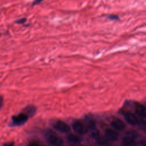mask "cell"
<instances>
[{"instance_id": "14", "label": "cell", "mask_w": 146, "mask_h": 146, "mask_svg": "<svg viewBox=\"0 0 146 146\" xmlns=\"http://www.w3.org/2000/svg\"><path fill=\"white\" fill-rule=\"evenodd\" d=\"M26 21V19L23 18H21V19H19L17 20L16 21V23H23Z\"/></svg>"}, {"instance_id": "20", "label": "cell", "mask_w": 146, "mask_h": 146, "mask_svg": "<svg viewBox=\"0 0 146 146\" xmlns=\"http://www.w3.org/2000/svg\"><path fill=\"white\" fill-rule=\"evenodd\" d=\"M40 146H41V145H40Z\"/></svg>"}, {"instance_id": "8", "label": "cell", "mask_w": 146, "mask_h": 146, "mask_svg": "<svg viewBox=\"0 0 146 146\" xmlns=\"http://www.w3.org/2000/svg\"><path fill=\"white\" fill-rule=\"evenodd\" d=\"M136 113L142 118H145L146 116V110L144 106L140 104H137L135 107Z\"/></svg>"}, {"instance_id": "12", "label": "cell", "mask_w": 146, "mask_h": 146, "mask_svg": "<svg viewBox=\"0 0 146 146\" xmlns=\"http://www.w3.org/2000/svg\"><path fill=\"white\" fill-rule=\"evenodd\" d=\"M137 123L139 124V126L141 128H143V129H145V127H146V123H145V121L143 119L142 120H140L139 122H137Z\"/></svg>"}, {"instance_id": "2", "label": "cell", "mask_w": 146, "mask_h": 146, "mask_svg": "<svg viewBox=\"0 0 146 146\" xmlns=\"http://www.w3.org/2000/svg\"><path fill=\"white\" fill-rule=\"evenodd\" d=\"M28 119V115L25 113H21L11 117V126H19L23 124Z\"/></svg>"}, {"instance_id": "16", "label": "cell", "mask_w": 146, "mask_h": 146, "mask_svg": "<svg viewBox=\"0 0 146 146\" xmlns=\"http://www.w3.org/2000/svg\"><path fill=\"white\" fill-rule=\"evenodd\" d=\"M43 1V0H34L33 2L32 3V5H36V4H38V3H39L41 2H42Z\"/></svg>"}, {"instance_id": "19", "label": "cell", "mask_w": 146, "mask_h": 146, "mask_svg": "<svg viewBox=\"0 0 146 146\" xmlns=\"http://www.w3.org/2000/svg\"><path fill=\"white\" fill-rule=\"evenodd\" d=\"M59 146H62V145H59Z\"/></svg>"}, {"instance_id": "10", "label": "cell", "mask_w": 146, "mask_h": 146, "mask_svg": "<svg viewBox=\"0 0 146 146\" xmlns=\"http://www.w3.org/2000/svg\"><path fill=\"white\" fill-rule=\"evenodd\" d=\"M67 140L70 142L72 143H75V144H78L81 141L80 139L78 136L73 134H70L67 136Z\"/></svg>"}, {"instance_id": "13", "label": "cell", "mask_w": 146, "mask_h": 146, "mask_svg": "<svg viewBox=\"0 0 146 146\" xmlns=\"http://www.w3.org/2000/svg\"><path fill=\"white\" fill-rule=\"evenodd\" d=\"M108 18L112 20H116L119 19V17L115 15H110L109 16H108Z\"/></svg>"}, {"instance_id": "1", "label": "cell", "mask_w": 146, "mask_h": 146, "mask_svg": "<svg viewBox=\"0 0 146 146\" xmlns=\"http://www.w3.org/2000/svg\"><path fill=\"white\" fill-rule=\"evenodd\" d=\"M46 137L48 143L52 145L59 146L62 145L63 140L51 131L47 132Z\"/></svg>"}, {"instance_id": "3", "label": "cell", "mask_w": 146, "mask_h": 146, "mask_svg": "<svg viewBox=\"0 0 146 146\" xmlns=\"http://www.w3.org/2000/svg\"><path fill=\"white\" fill-rule=\"evenodd\" d=\"M72 128L75 132L80 135H84L88 131V128L79 121H75L72 123Z\"/></svg>"}, {"instance_id": "5", "label": "cell", "mask_w": 146, "mask_h": 146, "mask_svg": "<svg viewBox=\"0 0 146 146\" xmlns=\"http://www.w3.org/2000/svg\"><path fill=\"white\" fill-rule=\"evenodd\" d=\"M112 128L116 131H123L125 128V124L124 122L119 119L114 118L111 122Z\"/></svg>"}, {"instance_id": "7", "label": "cell", "mask_w": 146, "mask_h": 146, "mask_svg": "<svg viewBox=\"0 0 146 146\" xmlns=\"http://www.w3.org/2000/svg\"><path fill=\"white\" fill-rule=\"evenodd\" d=\"M124 118L127 122L131 125H135L137 124L138 120L136 116L132 113L128 112L125 114Z\"/></svg>"}, {"instance_id": "9", "label": "cell", "mask_w": 146, "mask_h": 146, "mask_svg": "<svg viewBox=\"0 0 146 146\" xmlns=\"http://www.w3.org/2000/svg\"><path fill=\"white\" fill-rule=\"evenodd\" d=\"M120 146H136V140L123 138Z\"/></svg>"}, {"instance_id": "4", "label": "cell", "mask_w": 146, "mask_h": 146, "mask_svg": "<svg viewBox=\"0 0 146 146\" xmlns=\"http://www.w3.org/2000/svg\"><path fill=\"white\" fill-rule=\"evenodd\" d=\"M53 127L57 130L62 133L68 132L70 130V127L65 122L60 120H58L55 122L53 124Z\"/></svg>"}, {"instance_id": "15", "label": "cell", "mask_w": 146, "mask_h": 146, "mask_svg": "<svg viewBox=\"0 0 146 146\" xmlns=\"http://www.w3.org/2000/svg\"><path fill=\"white\" fill-rule=\"evenodd\" d=\"M3 104V98L1 95H0V109L2 107Z\"/></svg>"}, {"instance_id": "17", "label": "cell", "mask_w": 146, "mask_h": 146, "mask_svg": "<svg viewBox=\"0 0 146 146\" xmlns=\"http://www.w3.org/2000/svg\"><path fill=\"white\" fill-rule=\"evenodd\" d=\"M3 146H14V143L13 142H10V143H5Z\"/></svg>"}, {"instance_id": "11", "label": "cell", "mask_w": 146, "mask_h": 146, "mask_svg": "<svg viewBox=\"0 0 146 146\" xmlns=\"http://www.w3.org/2000/svg\"><path fill=\"white\" fill-rule=\"evenodd\" d=\"M88 129L90 130V133L93 137H95L96 139L97 137H98L99 136V132L98 129L96 128V127L89 128Z\"/></svg>"}, {"instance_id": "18", "label": "cell", "mask_w": 146, "mask_h": 146, "mask_svg": "<svg viewBox=\"0 0 146 146\" xmlns=\"http://www.w3.org/2000/svg\"><path fill=\"white\" fill-rule=\"evenodd\" d=\"M27 146H40V145H39L36 143H31L29 144Z\"/></svg>"}, {"instance_id": "6", "label": "cell", "mask_w": 146, "mask_h": 146, "mask_svg": "<svg viewBox=\"0 0 146 146\" xmlns=\"http://www.w3.org/2000/svg\"><path fill=\"white\" fill-rule=\"evenodd\" d=\"M105 137L108 141H115L119 137V133L113 129H107L104 132Z\"/></svg>"}]
</instances>
